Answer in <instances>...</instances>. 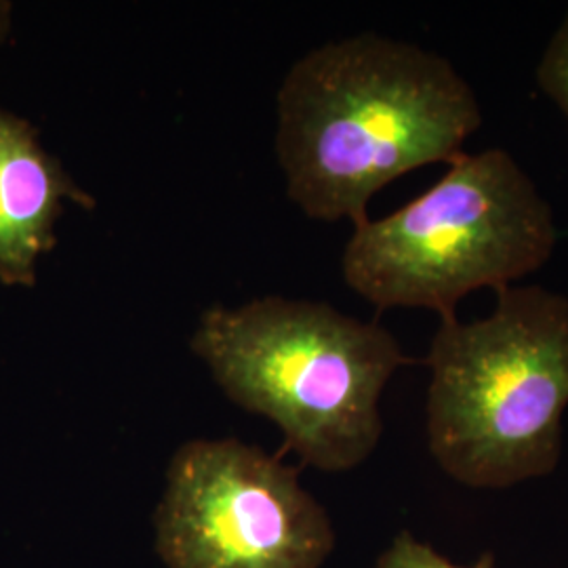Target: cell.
I'll list each match as a JSON object with an SVG mask.
<instances>
[{
    "label": "cell",
    "mask_w": 568,
    "mask_h": 568,
    "mask_svg": "<svg viewBox=\"0 0 568 568\" xmlns=\"http://www.w3.org/2000/svg\"><path fill=\"white\" fill-rule=\"evenodd\" d=\"M483 124L453 61L375 32L314 47L276 95V159L286 196L316 222H365L406 173L457 161Z\"/></svg>",
    "instance_id": "1"
},
{
    "label": "cell",
    "mask_w": 568,
    "mask_h": 568,
    "mask_svg": "<svg viewBox=\"0 0 568 568\" xmlns=\"http://www.w3.org/2000/svg\"><path fill=\"white\" fill-rule=\"evenodd\" d=\"M190 347L234 405L267 417L305 466L331 474L373 455L384 389L410 365L384 326L281 295L204 310Z\"/></svg>",
    "instance_id": "2"
},
{
    "label": "cell",
    "mask_w": 568,
    "mask_h": 568,
    "mask_svg": "<svg viewBox=\"0 0 568 568\" xmlns=\"http://www.w3.org/2000/svg\"><path fill=\"white\" fill-rule=\"evenodd\" d=\"M487 318H440L426 366L427 447L469 488L549 476L568 408V297L539 284L495 293Z\"/></svg>",
    "instance_id": "3"
},
{
    "label": "cell",
    "mask_w": 568,
    "mask_h": 568,
    "mask_svg": "<svg viewBox=\"0 0 568 568\" xmlns=\"http://www.w3.org/2000/svg\"><path fill=\"white\" fill-rule=\"evenodd\" d=\"M558 244L554 209L504 148L462 154L424 194L354 225L344 281L377 310L422 307L440 318L480 288L516 286Z\"/></svg>",
    "instance_id": "4"
},
{
    "label": "cell",
    "mask_w": 568,
    "mask_h": 568,
    "mask_svg": "<svg viewBox=\"0 0 568 568\" xmlns=\"http://www.w3.org/2000/svg\"><path fill=\"white\" fill-rule=\"evenodd\" d=\"M154 527L166 568H323L335 548L297 471L236 438L173 453Z\"/></svg>",
    "instance_id": "5"
},
{
    "label": "cell",
    "mask_w": 568,
    "mask_h": 568,
    "mask_svg": "<svg viewBox=\"0 0 568 568\" xmlns=\"http://www.w3.org/2000/svg\"><path fill=\"white\" fill-rule=\"evenodd\" d=\"M65 203L89 211L95 199L44 150L30 122L0 108V283H37Z\"/></svg>",
    "instance_id": "6"
},
{
    "label": "cell",
    "mask_w": 568,
    "mask_h": 568,
    "mask_svg": "<svg viewBox=\"0 0 568 568\" xmlns=\"http://www.w3.org/2000/svg\"><path fill=\"white\" fill-rule=\"evenodd\" d=\"M535 82L568 121V9L539 58Z\"/></svg>",
    "instance_id": "7"
},
{
    "label": "cell",
    "mask_w": 568,
    "mask_h": 568,
    "mask_svg": "<svg viewBox=\"0 0 568 568\" xmlns=\"http://www.w3.org/2000/svg\"><path fill=\"white\" fill-rule=\"evenodd\" d=\"M377 568H497L493 554H483L478 562L464 567L440 556L432 546L403 530L394 537L392 546L379 556Z\"/></svg>",
    "instance_id": "8"
},
{
    "label": "cell",
    "mask_w": 568,
    "mask_h": 568,
    "mask_svg": "<svg viewBox=\"0 0 568 568\" xmlns=\"http://www.w3.org/2000/svg\"><path fill=\"white\" fill-rule=\"evenodd\" d=\"M9 26H11V4L0 2V44L9 34Z\"/></svg>",
    "instance_id": "9"
}]
</instances>
